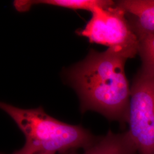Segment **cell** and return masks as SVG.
Instances as JSON below:
<instances>
[{
    "instance_id": "cell-6",
    "label": "cell",
    "mask_w": 154,
    "mask_h": 154,
    "mask_svg": "<svg viewBox=\"0 0 154 154\" xmlns=\"http://www.w3.org/2000/svg\"><path fill=\"white\" fill-rule=\"evenodd\" d=\"M138 151L132 139L126 131L114 133L109 130L103 136H98L96 140L83 149L79 153L78 150L67 154H138Z\"/></svg>"
},
{
    "instance_id": "cell-8",
    "label": "cell",
    "mask_w": 154,
    "mask_h": 154,
    "mask_svg": "<svg viewBox=\"0 0 154 154\" xmlns=\"http://www.w3.org/2000/svg\"><path fill=\"white\" fill-rule=\"evenodd\" d=\"M137 37L138 54L142 61L140 70L154 78V34H143Z\"/></svg>"
},
{
    "instance_id": "cell-5",
    "label": "cell",
    "mask_w": 154,
    "mask_h": 154,
    "mask_svg": "<svg viewBox=\"0 0 154 154\" xmlns=\"http://www.w3.org/2000/svg\"><path fill=\"white\" fill-rule=\"evenodd\" d=\"M116 4L125 11L137 35L154 34V0H122Z\"/></svg>"
},
{
    "instance_id": "cell-7",
    "label": "cell",
    "mask_w": 154,
    "mask_h": 154,
    "mask_svg": "<svg viewBox=\"0 0 154 154\" xmlns=\"http://www.w3.org/2000/svg\"><path fill=\"white\" fill-rule=\"evenodd\" d=\"M116 2L110 0H16L13 5L17 11L25 12L31 7L37 4H46L70 9H82L92 11L97 8H106L115 5Z\"/></svg>"
},
{
    "instance_id": "cell-1",
    "label": "cell",
    "mask_w": 154,
    "mask_h": 154,
    "mask_svg": "<svg viewBox=\"0 0 154 154\" xmlns=\"http://www.w3.org/2000/svg\"><path fill=\"white\" fill-rule=\"evenodd\" d=\"M127 60L111 49L103 52L91 50L70 70L68 77L79 98L82 113L95 111L125 127L131 96L125 69Z\"/></svg>"
},
{
    "instance_id": "cell-2",
    "label": "cell",
    "mask_w": 154,
    "mask_h": 154,
    "mask_svg": "<svg viewBox=\"0 0 154 154\" xmlns=\"http://www.w3.org/2000/svg\"><path fill=\"white\" fill-rule=\"evenodd\" d=\"M0 107L25 137L22 148L11 154H65L87 147L98 137L81 125L55 119L42 107L24 109L4 102Z\"/></svg>"
},
{
    "instance_id": "cell-9",
    "label": "cell",
    "mask_w": 154,
    "mask_h": 154,
    "mask_svg": "<svg viewBox=\"0 0 154 154\" xmlns=\"http://www.w3.org/2000/svg\"><path fill=\"white\" fill-rule=\"evenodd\" d=\"M67 154V153H66V154Z\"/></svg>"
},
{
    "instance_id": "cell-4",
    "label": "cell",
    "mask_w": 154,
    "mask_h": 154,
    "mask_svg": "<svg viewBox=\"0 0 154 154\" xmlns=\"http://www.w3.org/2000/svg\"><path fill=\"white\" fill-rule=\"evenodd\" d=\"M127 124L138 154H154V78L140 69L131 86Z\"/></svg>"
},
{
    "instance_id": "cell-3",
    "label": "cell",
    "mask_w": 154,
    "mask_h": 154,
    "mask_svg": "<svg viewBox=\"0 0 154 154\" xmlns=\"http://www.w3.org/2000/svg\"><path fill=\"white\" fill-rule=\"evenodd\" d=\"M79 35L91 43L103 45L127 58L138 54L139 41L128 22L125 11L116 4L106 8H97Z\"/></svg>"
}]
</instances>
